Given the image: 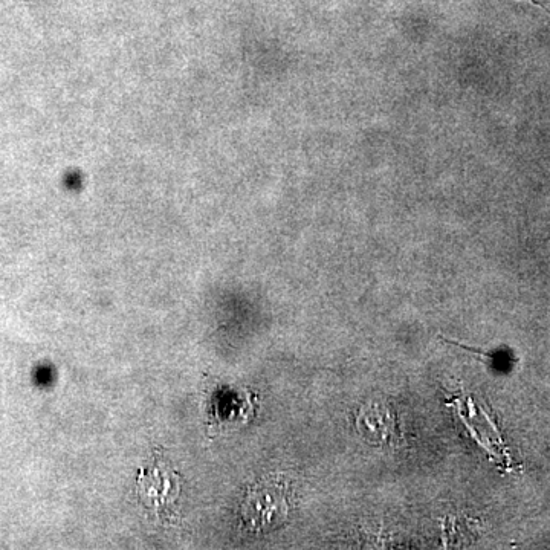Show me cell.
Masks as SVG:
<instances>
[{"label": "cell", "mask_w": 550, "mask_h": 550, "mask_svg": "<svg viewBox=\"0 0 550 550\" xmlns=\"http://www.w3.org/2000/svg\"><path fill=\"white\" fill-rule=\"evenodd\" d=\"M288 512V485L272 477L251 485L240 505L243 525L257 532L279 526L288 517Z\"/></svg>", "instance_id": "obj_1"}, {"label": "cell", "mask_w": 550, "mask_h": 550, "mask_svg": "<svg viewBox=\"0 0 550 550\" xmlns=\"http://www.w3.org/2000/svg\"><path fill=\"white\" fill-rule=\"evenodd\" d=\"M182 479L176 471L162 460H153L152 465L140 470L136 477V499L141 506L156 515L169 514L181 495Z\"/></svg>", "instance_id": "obj_2"}, {"label": "cell", "mask_w": 550, "mask_h": 550, "mask_svg": "<svg viewBox=\"0 0 550 550\" xmlns=\"http://www.w3.org/2000/svg\"><path fill=\"white\" fill-rule=\"evenodd\" d=\"M360 421L364 431L372 433L370 436L376 437L379 428L378 440L389 439L390 433L393 434V418L382 408H369V411H364Z\"/></svg>", "instance_id": "obj_3"}]
</instances>
